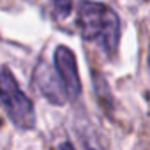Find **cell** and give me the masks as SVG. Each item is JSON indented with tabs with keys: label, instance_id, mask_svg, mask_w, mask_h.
<instances>
[{
	"label": "cell",
	"instance_id": "obj_2",
	"mask_svg": "<svg viewBox=\"0 0 150 150\" xmlns=\"http://www.w3.org/2000/svg\"><path fill=\"white\" fill-rule=\"evenodd\" d=\"M0 103L18 129L30 131L35 127L34 104L28 96L21 92L14 74L7 67H0Z\"/></svg>",
	"mask_w": 150,
	"mask_h": 150
},
{
	"label": "cell",
	"instance_id": "obj_8",
	"mask_svg": "<svg viewBox=\"0 0 150 150\" xmlns=\"http://www.w3.org/2000/svg\"><path fill=\"white\" fill-rule=\"evenodd\" d=\"M58 148H60V150H74V146L71 145V141H64V143H60Z\"/></svg>",
	"mask_w": 150,
	"mask_h": 150
},
{
	"label": "cell",
	"instance_id": "obj_5",
	"mask_svg": "<svg viewBox=\"0 0 150 150\" xmlns=\"http://www.w3.org/2000/svg\"><path fill=\"white\" fill-rule=\"evenodd\" d=\"M76 132H78L80 145H81L83 150H103L99 134L88 124V120H78L76 122Z\"/></svg>",
	"mask_w": 150,
	"mask_h": 150
},
{
	"label": "cell",
	"instance_id": "obj_1",
	"mask_svg": "<svg viewBox=\"0 0 150 150\" xmlns=\"http://www.w3.org/2000/svg\"><path fill=\"white\" fill-rule=\"evenodd\" d=\"M78 28L87 42L97 44L106 55L113 57L120 42V18L101 2L81 0L78 6Z\"/></svg>",
	"mask_w": 150,
	"mask_h": 150
},
{
	"label": "cell",
	"instance_id": "obj_7",
	"mask_svg": "<svg viewBox=\"0 0 150 150\" xmlns=\"http://www.w3.org/2000/svg\"><path fill=\"white\" fill-rule=\"evenodd\" d=\"M51 11L53 16L57 20H64L65 16H69L71 9H72V0H51Z\"/></svg>",
	"mask_w": 150,
	"mask_h": 150
},
{
	"label": "cell",
	"instance_id": "obj_4",
	"mask_svg": "<svg viewBox=\"0 0 150 150\" xmlns=\"http://www.w3.org/2000/svg\"><path fill=\"white\" fill-rule=\"evenodd\" d=\"M35 87L41 90V94L44 96L46 101H50L55 106H62L67 101V94L64 88V83L58 76L57 69H51V65H48L46 62H41L35 67Z\"/></svg>",
	"mask_w": 150,
	"mask_h": 150
},
{
	"label": "cell",
	"instance_id": "obj_6",
	"mask_svg": "<svg viewBox=\"0 0 150 150\" xmlns=\"http://www.w3.org/2000/svg\"><path fill=\"white\" fill-rule=\"evenodd\" d=\"M92 81H94V88H96V92H97V99H99V103L104 106V110L108 111V110H111V96H110V87H108V83L104 81V78L101 76L99 72H92Z\"/></svg>",
	"mask_w": 150,
	"mask_h": 150
},
{
	"label": "cell",
	"instance_id": "obj_3",
	"mask_svg": "<svg viewBox=\"0 0 150 150\" xmlns=\"http://www.w3.org/2000/svg\"><path fill=\"white\" fill-rule=\"evenodd\" d=\"M53 62L58 76L64 83L67 101H76L81 92V83L78 76V65H76V57L67 46H57L53 53Z\"/></svg>",
	"mask_w": 150,
	"mask_h": 150
}]
</instances>
